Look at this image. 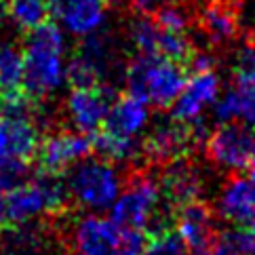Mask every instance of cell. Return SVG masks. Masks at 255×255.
Wrapping results in <instances>:
<instances>
[{
  "instance_id": "cb8c5ba5",
  "label": "cell",
  "mask_w": 255,
  "mask_h": 255,
  "mask_svg": "<svg viewBox=\"0 0 255 255\" xmlns=\"http://www.w3.org/2000/svg\"><path fill=\"white\" fill-rule=\"evenodd\" d=\"M127 36L139 55H158L160 28L150 13H137L127 25Z\"/></svg>"
},
{
  "instance_id": "603a6c76",
  "label": "cell",
  "mask_w": 255,
  "mask_h": 255,
  "mask_svg": "<svg viewBox=\"0 0 255 255\" xmlns=\"http://www.w3.org/2000/svg\"><path fill=\"white\" fill-rule=\"evenodd\" d=\"M23 83V49L13 42L0 44V95L21 91Z\"/></svg>"
},
{
  "instance_id": "e0dca14e",
  "label": "cell",
  "mask_w": 255,
  "mask_h": 255,
  "mask_svg": "<svg viewBox=\"0 0 255 255\" xmlns=\"http://www.w3.org/2000/svg\"><path fill=\"white\" fill-rule=\"evenodd\" d=\"M217 213L234 228L255 230V181L232 177L217 198Z\"/></svg>"
},
{
  "instance_id": "f1b7e54d",
  "label": "cell",
  "mask_w": 255,
  "mask_h": 255,
  "mask_svg": "<svg viewBox=\"0 0 255 255\" xmlns=\"http://www.w3.org/2000/svg\"><path fill=\"white\" fill-rule=\"evenodd\" d=\"M129 2L133 4V8L137 13H154L156 8L171 4V2H179V0H129Z\"/></svg>"
},
{
  "instance_id": "d4e9b609",
  "label": "cell",
  "mask_w": 255,
  "mask_h": 255,
  "mask_svg": "<svg viewBox=\"0 0 255 255\" xmlns=\"http://www.w3.org/2000/svg\"><path fill=\"white\" fill-rule=\"evenodd\" d=\"M141 255H192V253L186 247V243L181 241L177 230L162 226L150 232V236L143 243Z\"/></svg>"
},
{
  "instance_id": "ba28073f",
  "label": "cell",
  "mask_w": 255,
  "mask_h": 255,
  "mask_svg": "<svg viewBox=\"0 0 255 255\" xmlns=\"http://www.w3.org/2000/svg\"><path fill=\"white\" fill-rule=\"evenodd\" d=\"M215 118L220 123L241 121L255 127V44H245L234 59L232 89L215 104Z\"/></svg>"
},
{
  "instance_id": "d6a6232c",
  "label": "cell",
  "mask_w": 255,
  "mask_h": 255,
  "mask_svg": "<svg viewBox=\"0 0 255 255\" xmlns=\"http://www.w3.org/2000/svg\"><path fill=\"white\" fill-rule=\"evenodd\" d=\"M251 44H255V23H253V28H251V40H249Z\"/></svg>"
},
{
  "instance_id": "f546056e",
  "label": "cell",
  "mask_w": 255,
  "mask_h": 255,
  "mask_svg": "<svg viewBox=\"0 0 255 255\" xmlns=\"http://www.w3.org/2000/svg\"><path fill=\"white\" fill-rule=\"evenodd\" d=\"M241 247L243 255H255V230H243L241 228Z\"/></svg>"
},
{
  "instance_id": "4dcf8cb0",
  "label": "cell",
  "mask_w": 255,
  "mask_h": 255,
  "mask_svg": "<svg viewBox=\"0 0 255 255\" xmlns=\"http://www.w3.org/2000/svg\"><path fill=\"white\" fill-rule=\"evenodd\" d=\"M245 169H247L249 179H253V181H255V150H253V154L249 156V160H247V165H245Z\"/></svg>"
},
{
  "instance_id": "3957f363",
  "label": "cell",
  "mask_w": 255,
  "mask_h": 255,
  "mask_svg": "<svg viewBox=\"0 0 255 255\" xmlns=\"http://www.w3.org/2000/svg\"><path fill=\"white\" fill-rule=\"evenodd\" d=\"M70 200L68 184L55 173L38 171L34 179L4 194L6 226H23L38 215H59Z\"/></svg>"
},
{
  "instance_id": "6da1fadb",
  "label": "cell",
  "mask_w": 255,
  "mask_h": 255,
  "mask_svg": "<svg viewBox=\"0 0 255 255\" xmlns=\"http://www.w3.org/2000/svg\"><path fill=\"white\" fill-rule=\"evenodd\" d=\"M63 49H66V42L55 19L44 21L28 32L23 49L21 89L32 99H40L63 85L66 80Z\"/></svg>"
},
{
  "instance_id": "e575fe53",
  "label": "cell",
  "mask_w": 255,
  "mask_h": 255,
  "mask_svg": "<svg viewBox=\"0 0 255 255\" xmlns=\"http://www.w3.org/2000/svg\"><path fill=\"white\" fill-rule=\"evenodd\" d=\"M2 118H4V114H2V110H0V125H2Z\"/></svg>"
},
{
  "instance_id": "30bf717a",
  "label": "cell",
  "mask_w": 255,
  "mask_h": 255,
  "mask_svg": "<svg viewBox=\"0 0 255 255\" xmlns=\"http://www.w3.org/2000/svg\"><path fill=\"white\" fill-rule=\"evenodd\" d=\"M114 47L108 34H99L97 30L85 36L83 44L72 55L66 78L72 87H97L104 85V78L112 68Z\"/></svg>"
},
{
  "instance_id": "52a82bcc",
  "label": "cell",
  "mask_w": 255,
  "mask_h": 255,
  "mask_svg": "<svg viewBox=\"0 0 255 255\" xmlns=\"http://www.w3.org/2000/svg\"><path fill=\"white\" fill-rule=\"evenodd\" d=\"M205 137V129L196 123H184L171 116L152 127L141 141V154L154 165L188 158L196 143Z\"/></svg>"
},
{
  "instance_id": "7c38bea8",
  "label": "cell",
  "mask_w": 255,
  "mask_h": 255,
  "mask_svg": "<svg viewBox=\"0 0 255 255\" xmlns=\"http://www.w3.org/2000/svg\"><path fill=\"white\" fill-rule=\"evenodd\" d=\"M175 230L192 255H205L217 239L213 209L200 198L173 209Z\"/></svg>"
},
{
  "instance_id": "44dd1931",
  "label": "cell",
  "mask_w": 255,
  "mask_h": 255,
  "mask_svg": "<svg viewBox=\"0 0 255 255\" xmlns=\"http://www.w3.org/2000/svg\"><path fill=\"white\" fill-rule=\"evenodd\" d=\"M6 17L23 34L55 19V0H6Z\"/></svg>"
},
{
  "instance_id": "277c9868",
  "label": "cell",
  "mask_w": 255,
  "mask_h": 255,
  "mask_svg": "<svg viewBox=\"0 0 255 255\" xmlns=\"http://www.w3.org/2000/svg\"><path fill=\"white\" fill-rule=\"evenodd\" d=\"M121 177L114 162L104 158H83L70 167L68 192L78 205L95 211L110 209L116 196L121 194Z\"/></svg>"
},
{
  "instance_id": "4fadbf2b",
  "label": "cell",
  "mask_w": 255,
  "mask_h": 255,
  "mask_svg": "<svg viewBox=\"0 0 255 255\" xmlns=\"http://www.w3.org/2000/svg\"><path fill=\"white\" fill-rule=\"evenodd\" d=\"M112 87L97 85V87H72L68 97V114L76 131L85 135H93L97 129H102L104 118L108 114L112 99Z\"/></svg>"
},
{
  "instance_id": "7402d4cb",
  "label": "cell",
  "mask_w": 255,
  "mask_h": 255,
  "mask_svg": "<svg viewBox=\"0 0 255 255\" xmlns=\"http://www.w3.org/2000/svg\"><path fill=\"white\" fill-rule=\"evenodd\" d=\"M91 137V148L99 158L110 162H125L141 154V143L135 137H123V135L110 133L106 129H97Z\"/></svg>"
},
{
  "instance_id": "d6986e66",
  "label": "cell",
  "mask_w": 255,
  "mask_h": 255,
  "mask_svg": "<svg viewBox=\"0 0 255 255\" xmlns=\"http://www.w3.org/2000/svg\"><path fill=\"white\" fill-rule=\"evenodd\" d=\"M148 121H150L148 104L131 93H125L121 97L112 99L102 129L116 133V135H123V137H137L145 129Z\"/></svg>"
},
{
  "instance_id": "d590c367",
  "label": "cell",
  "mask_w": 255,
  "mask_h": 255,
  "mask_svg": "<svg viewBox=\"0 0 255 255\" xmlns=\"http://www.w3.org/2000/svg\"><path fill=\"white\" fill-rule=\"evenodd\" d=\"M0 232H2V228H0Z\"/></svg>"
},
{
  "instance_id": "484cf974",
  "label": "cell",
  "mask_w": 255,
  "mask_h": 255,
  "mask_svg": "<svg viewBox=\"0 0 255 255\" xmlns=\"http://www.w3.org/2000/svg\"><path fill=\"white\" fill-rule=\"evenodd\" d=\"M154 21L167 32H188L190 28V15L179 2L165 4L154 11Z\"/></svg>"
},
{
  "instance_id": "2e32d148",
  "label": "cell",
  "mask_w": 255,
  "mask_h": 255,
  "mask_svg": "<svg viewBox=\"0 0 255 255\" xmlns=\"http://www.w3.org/2000/svg\"><path fill=\"white\" fill-rule=\"evenodd\" d=\"M40 143L38 127L28 114H4L0 125V158L32 162Z\"/></svg>"
},
{
  "instance_id": "ffe728a7",
  "label": "cell",
  "mask_w": 255,
  "mask_h": 255,
  "mask_svg": "<svg viewBox=\"0 0 255 255\" xmlns=\"http://www.w3.org/2000/svg\"><path fill=\"white\" fill-rule=\"evenodd\" d=\"M106 0H55V19L76 36L99 30L106 21Z\"/></svg>"
},
{
  "instance_id": "8fae6325",
  "label": "cell",
  "mask_w": 255,
  "mask_h": 255,
  "mask_svg": "<svg viewBox=\"0 0 255 255\" xmlns=\"http://www.w3.org/2000/svg\"><path fill=\"white\" fill-rule=\"evenodd\" d=\"M91 137L80 131H55L44 137L36 148V162L44 173L63 175L78 160L91 156Z\"/></svg>"
},
{
  "instance_id": "83f0119b",
  "label": "cell",
  "mask_w": 255,
  "mask_h": 255,
  "mask_svg": "<svg viewBox=\"0 0 255 255\" xmlns=\"http://www.w3.org/2000/svg\"><path fill=\"white\" fill-rule=\"evenodd\" d=\"M205 255H243L239 228H236V230H230V232L217 236L215 243L211 245V249H209Z\"/></svg>"
},
{
  "instance_id": "5b68a950",
  "label": "cell",
  "mask_w": 255,
  "mask_h": 255,
  "mask_svg": "<svg viewBox=\"0 0 255 255\" xmlns=\"http://www.w3.org/2000/svg\"><path fill=\"white\" fill-rule=\"evenodd\" d=\"M143 243L145 232L127 230L97 215L83 217L74 232L78 255H141Z\"/></svg>"
},
{
  "instance_id": "7a4b0ae2",
  "label": "cell",
  "mask_w": 255,
  "mask_h": 255,
  "mask_svg": "<svg viewBox=\"0 0 255 255\" xmlns=\"http://www.w3.org/2000/svg\"><path fill=\"white\" fill-rule=\"evenodd\" d=\"M188 70L181 63L160 55H139L125 72L127 93L156 108H171L186 85Z\"/></svg>"
},
{
  "instance_id": "836d02e7",
  "label": "cell",
  "mask_w": 255,
  "mask_h": 255,
  "mask_svg": "<svg viewBox=\"0 0 255 255\" xmlns=\"http://www.w3.org/2000/svg\"><path fill=\"white\" fill-rule=\"evenodd\" d=\"M106 2H110V4H116V2H121V0H106Z\"/></svg>"
},
{
  "instance_id": "1f68e13d",
  "label": "cell",
  "mask_w": 255,
  "mask_h": 255,
  "mask_svg": "<svg viewBox=\"0 0 255 255\" xmlns=\"http://www.w3.org/2000/svg\"><path fill=\"white\" fill-rule=\"evenodd\" d=\"M6 17V0H0V21Z\"/></svg>"
},
{
  "instance_id": "8992f818",
  "label": "cell",
  "mask_w": 255,
  "mask_h": 255,
  "mask_svg": "<svg viewBox=\"0 0 255 255\" xmlns=\"http://www.w3.org/2000/svg\"><path fill=\"white\" fill-rule=\"evenodd\" d=\"M160 186L150 173H135L129 184L112 203V217L121 228L137 232H150L152 222L158 215Z\"/></svg>"
},
{
  "instance_id": "9a60e30c",
  "label": "cell",
  "mask_w": 255,
  "mask_h": 255,
  "mask_svg": "<svg viewBox=\"0 0 255 255\" xmlns=\"http://www.w3.org/2000/svg\"><path fill=\"white\" fill-rule=\"evenodd\" d=\"M158 186H160L162 200L175 209L184 203L200 198L205 179L198 167H194L186 158H177L165 165V171H162V175L158 179Z\"/></svg>"
},
{
  "instance_id": "ac0fdd59",
  "label": "cell",
  "mask_w": 255,
  "mask_h": 255,
  "mask_svg": "<svg viewBox=\"0 0 255 255\" xmlns=\"http://www.w3.org/2000/svg\"><path fill=\"white\" fill-rule=\"evenodd\" d=\"M200 32L211 44H226L241 30V13L234 0H207L198 11Z\"/></svg>"
},
{
  "instance_id": "4316f807",
  "label": "cell",
  "mask_w": 255,
  "mask_h": 255,
  "mask_svg": "<svg viewBox=\"0 0 255 255\" xmlns=\"http://www.w3.org/2000/svg\"><path fill=\"white\" fill-rule=\"evenodd\" d=\"M30 177V162L15 158H0V192H8Z\"/></svg>"
},
{
  "instance_id": "9c48e42d",
  "label": "cell",
  "mask_w": 255,
  "mask_h": 255,
  "mask_svg": "<svg viewBox=\"0 0 255 255\" xmlns=\"http://www.w3.org/2000/svg\"><path fill=\"white\" fill-rule=\"evenodd\" d=\"M255 150V127L247 123H220L205 137L207 158L217 167L241 171Z\"/></svg>"
},
{
  "instance_id": "5bb4252c",
  "label": "cell",
  "mask_w": 255,
  "mask_h": 255,
  "mask_svg": "<svg viewBox=\"0 0 255 255\" xmlns=\"http://www.w3.org/2000/svg\"><path fill=\"white\" fill-rule=\"evenodd\" d=\"M220 89V76L215 74L213 68L194 70L192 76L186 78V85L177 99L173 102V116L184 123L200 121V114L205 112V108L217 102Z\"/></svg>"
}]
</instances>
